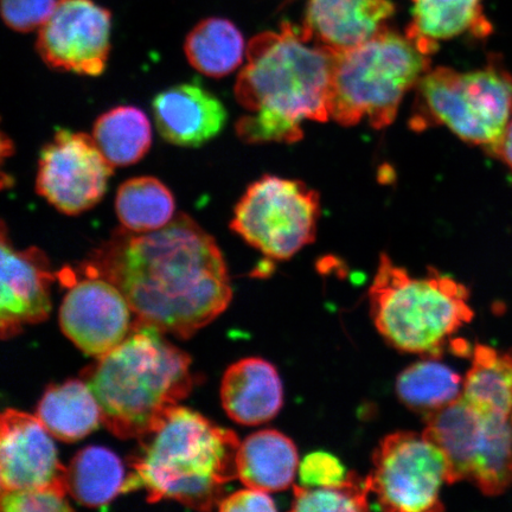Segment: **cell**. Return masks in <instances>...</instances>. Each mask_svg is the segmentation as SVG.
I'll return each instance as SVG.
<instances>
[{
    "label": "cell",
    "mask_w": 512,
    "mask_h": 512,
    "mask_svg": "<svg viewBox=\"0 0 512 512\" xmlns=\"http://www.w3.org/2000/svg\"><path fill=\"white\" fill-rule=\"evenodd\" d=\"M85 270L117 286L136 319L178 338L213 322L233 298L219 246L184 214L156 232L117 230Z\"/></svg>",
    "instance_id": "obj_1"
},
{
    "label": "cell",
    "mask_w": 512,
    "mask_h": 512,
    "mask_svg": "<svg viewBox=\"0 0 512 512\" xmlns=\"http://www.w3.org/2000/svg\"><path fill=\"white\" fill-rule=\"evenodd\" d=\"M336 55L287 22L255 36L235 85L236 100L248 112L236 125L243 142L296 143L304 121H328Z\"/></svg>",
    "instance_id": "obj_2"
},
{
    "label": "cell",
    "mask_w": 512,
    "mask_h": 512,
    "mask_svg": "<svg viewBox=\"0 0 512 512\" xmlns=\"http://www.w3.org/2000/svg\"><path fill=\"white\" fill-rule=\"evenodd\" d=\"M124 494L143 489L147 501L174 499L185 507L210 511L238 476V435L189 408L176 406L156 428L139 438Z\"/></svg>",
    "instance_id": "obj_3"
},
{
    "label": "cell",
    "mask_w": 512,
    "mask_h": 512,
    "mask_svg": "<svg viewBox=\"0 0 512 512\" xmlns=\"http://www.w3.org/2000/svg\"><path fill=\"white\" fill-rule=\"evenodd\" d=\"M163 334L136 319L124 341L82 373L115 437L142 438L194 387L191 358Z\"/></svg>",
    "instance_id": "obj_4"
},
{
    "label": "cell",
    "mask_w": 512,
    "mask_h": 512,
    "mask_svg": "<svg viewBox=\"0 0 512 512\" xmlns=\"http://www.w3.org/2000/svg\"><path fill=\"white\" fill-rule=\"evenodd\" d=\"M414 278L382 254L369 291L377 331L396 350L439 358L446 343L473 318L470 292L456 279L430 268Z\"/></svg>",
    "instance_id": "obj_5"
},
{
    "label": "cell",
    "mask_w": 512,
    "mask_h": 512,
    "mask_svg": "<svg viewBox=\"0 0 512 512\" xmlns=\"http://www.w3.org/2000/svg\"><path fill=\"white\" fill-rule=\"evenodd\" d=\"M431 69L406 34L383 29L355 48L337 51L332 73L330 119L354 126L368 119L376 130L393 123L402 99Z\"/></svg>",
    "instance_id": "obj_6"
},
{
    "label": "cell",
    "mask_w": 512,
    "mask_h": 512,
    "mask_svg": "<svg viewBox=\"0 0 512 512\" xmlns=\"http://www.w3.org/2000/svg\"><path fill=\"white\" fill-rule=\"evenodd\" d=\"M416 87L414 131L444 125L465 143L488 151L509 124L512 75L496 60L466 73L447 67L430 69Z\"/></svg>",
    "instance_id": "obj_7"
},
{
    "label": "cell",
    "mask_w": 512,
    "mask_h": 512,
    "mask_svg": "<svg viewBox=\"0 0 512 512\" xmlns=\"http://www.w3.org/2000/svg\"><path fill=\"white\" fill-rule=\"evenodd\" d=\"M422 432L446 454L452 484L467 480L488 496L512 485V416L485 411L460 395L426 415Z\"/></svg>",
    "instance_id": "obj_8"
},
{
    "label": "cell",
    "mask_w": 512,
    "mask_h": 512,
    "mask_svg": "<svg viewBox=\"0 0 512 512\" xmlns=\"http://www.w3.org/2000/svg\"><path fill=\"white\" fill-rule=\"evenodd\" d=\"M318 192L293 179L264 176L240 198L230 228L248 245L287 260L316 239Z\"/></svg>",
    "instance_id": "obj_9"
},
{
    "label": "cell",
    "mask_w": 512,
    "mask_h": 512,
    "mask_svg": "<svg viewBox=\"0 0 512 512\" xmlns=\"http://www.w3.org/2000/svg\"><path fill=\"white\" fill-rule=\"evenodd\" d=\"M366 477L370 494L386 511L444 510L443 486L452 484L446 454L424 432H395L381 440Z\"/></svg>",
    "instance_id": "obj_10"
},
{
    "label": "cell",
    "mask_w": 512,
    "mask_h": 512,
    "mask_svg": "<svg viewBox=\"0 0 512 512\" xmlns=\"http://www.w3.org/2000/svg\"><path fill=\"white\" fill-rule=\"evenodd\" d=\"M113 165L93 136L59 130L38 159V195L66 215H79L105 196Z\"/></svg>",
    "instance_id": "obj_11"
},
{
    "label": "cell",
    "mask_w": 512,
    "mask_h": 512,
    "mask_svg": "<svg viewBox=\"0 0 512 512\" xmlns=\"http://www.w3.org/2000/svg\"><path fill=\"white\" fill-rule=\"evenodd\" d=\"M111 30V12L94 0H59L36 48L51 69L99 76L110 56Z\"/></svg>",
    "instance_id": "obj_12"
},
{
    "label": "cell",
    "mask_w": 512,
    "mask_h": 512,
    "mask_svg": "<svg viewBox=\"0 0 512 512\" xmlns=\"http://www.w3.org/2000/svg\"><path fill=\"white\" fill-rule=\"evenodd\" d=\"M131 306L119 288L87 275L69 287L60 309L63 334L88 356L99 358L124 341L132 329Z\"/></svg>",
    "instance_id": "obj_13"
},
{
    "label": "cell",
    "mask_w": 512,
    "mask_h": 512,
    "mask_svg": "<svg viewBox=\"0 0 512 512\" xmlns=\"http://www.w3.org/2000/svg\"><path fill=\"white\" fill-rule=\"evenodd\" d=\"M37 416L6 409L0 419L2 491L55 490L68 494L67 467Z\"/></svg>",
    "instance_id": "obj_14"
},
{
    "label": "cell",
    "mask_w": 512,
    "mask_h": 512,
    "mask_svg": "<svg viewBox=\"0 0 512 512\" xmlns=\"http://www.w3.org/2000/svg\"><path fill=\"white\" fill-rule=\"evenodd\" d=\"M54 279L46 255L37 248L16 251L3 227L0 293V332L3 339L18 335L24 325L42 323L49 317L50 286Z\"/></svg>",
    "instance_id": "obj_15"
},
{
    "label": "cell",
    "mask_w": 512,
    "mask_h": 512,
    "mask_svg": "<svg viewBox=\"0 0 512 512\" xmlns=\"http://www.w3.org/2000/svg\"><path fill=\"white\" fill-rule=\"evenodd\" d=\"M394 14L392 0H310L299 29L306 41L339 53L379 34Z\"/></svg>",
    "instance_id": "obj_16"
},
{
    "label": "cell",
    "mask_w": 512,
    "mask_h": 512,
    "mask_svg": "<svg viewBox=\"0 0 512 512\" xmlns=\"http://www.w3.org/2000/svg\"><path fill=\"white\" fill-rule=\"evenodd\" d=\"M157 130L166 142L198 147L219 136L227 111L216 96L198 82L165 89L152 101Z\"/></svg>",
    "instance_id": "obj_17"
},
{
    "label": "cell",
    "mask_w": 512,
    "mask_h": 512,
    "mask_svg": "<svg viewBox=\"0 0 512 512\" xmlns=\"http://www.w3.org/2000/svg\"><path fill=\"white\" fill-rule=\"evenodd\" d=\"M221 400L229 418L255 426L275 418L284 405L278 370L262 358H245L230 366L221 384Z\"/></svg>",
    "instance_id": "obj_18"
},
{
    "label": "cell",
    "mask_w": 512,
    "mask_h": 512,
    "mask_svg": "<svg viewBox=\"0 0 512 512\" xmlns=\"http://www.w3.org/2000/svg\"><path fill=\"white\" fill-rule=\"evenodd\" d=\"M412 3V22L406 35L428 56L437 51L441 41L464 34L485 38L492 32L482 0H412Z\"/></svg>",
    "instance_id": "obj_19"
},
{
    "label": "cell",
    "mask_w": 512,
    "mask_h": 512,
    "mask_svg": "<svg viewBox=\"0 0 512 512\" xmlns=\"http://www.w3.org/2000/svg\"><path fill=\"white\" fill-rule=\"evenodd\" d=\"M297 446L285 434L264 430L242 441L236 457L238 476L246 488L268 492L283 491L298 475Z\"/></svg>",
    "instance_id": "obj_20"
},
{
    "label": "cell",
    "mask_w": 512,
    "mask_h": 512,
    "mask_svg": "<svg viewBox=\"0 0 512 512\" xmlns=\"http://www.w3.org/2000/svg\"><path fill=\"white\" fill-rule=\"evenodd\" d=\"M36 416L54 438L74 443L91 434L101 424V411L85 381L70 380L47 389Z\"/></svg>",
    "instance_id": "obj_21"
},
{
    "label": "cell",
    "mask_w": 512,
    "mask_h": 512,
    "mask_svg": "<svg viewBox=\"0 0 512 512\" xmlns=\"http://www.w3.org/2000/svg\"><path fill=\"white\" fill-rule=\"evenodd\" d=\"M126 479L117 454L101 446L83 448L67 467L68 494L89 508L105 507L124 494Z\"/></svg>",
    "instance_id": "obj_22"
},
{
    "label": "cell",
    "mask_w": 512,
    "mask_h": 512,
    "mask_svg": "<svg viewBox=\"0 0 512 512\" xmlns=\"http://www.w3.org/2000/svg\"><path fill=\"white\" fill-rule=\"evenodd\" d=\"M246 44L241 31L224 18L198 23L185 40L184 51L192 67L210 78H223L241 66Z\"/></svg>",
    "instance_id": "obj_23"
},
{
    "label": "cell",
    "mask_w": 512,
    "mask_h": 512,
    "mask_svg": "<svg viewBox=\"0 0 512 512\" xmlns=\"http://www.w3.org/2000/svg\"><path fill=\"white\" fill-rule=\"evenodd\" d=\"M93 138L113 166L133 165L151 149V123L140 108L118 106L95 121Z\"/></svg>",
    "instance_id": "obj_24"
},
{
    "label": "cell",
    "mask_w": 512,
    "mask_h": 512,
    "mask_svg": "<svg viewBox=\"0 0 512 512\" xmlns=\"http://www.w3.org/2000/svg\"><path fill=\"white\" fill-rule=\"evenodd\" d=\"M462 396L485 411L512 416V351L477 344Z\"/></svg>",
    "instance_id": "obj_25"
},
{
    "label": "cell",
    "mask_w": 512,
    "mask_h": 512,
    "mask_svg": "<svg viewBox=\"0 0 512 512\" xmlns=\"http://www.w3.org/2000/svg\"><path fill=\"white\" fill-rule=\"evenodd\" d=\"M174 195L159 179L150 176L128 179L118 189L115 210L125 229L150 233L175 219Z\"/></svg>",
    "instance_id": "obj_26"
},
{
    "label": "cell",
    "mask_w": 512,
    "mask_h": 512,
    "mask_svg": "<svg viewBox=\"0 0 512 512\" xmlns=\"http://www.w3.org/2000/svg\"><path fill=\"white\" fill-rule=\"evenodd\" d=\"M463 383L456 371L438 358L426 357L402 371L396 392L408 408L428 415L459 399Z\"/></svg>",
    "instance_id": "obj_27"
},
{
    "label": "cell",
    "mask_w": 512,
    "mask_h": 512,
    "mask_svg": "<svg viewBox=\"0 0 512 512\" xmlns=\"http://www.w3.org/2000/svg\"><path fill=\"white\" fill-rule=\"evenodd\" d=\"M293 511H348L369 510L367 479L350 472L343 485L331 488H306L294 485Z\"/></svg>",
    "instance_id": "obj_28"
},
{
    "label": "cell",
    "mask_w": 512,
    "mask_h": 512,
    "mask_svg": "<svg viewBox=\"0 0 512 512\" xmlns=\"http://www.w3.org/2000/svg\"><path fill=\"white\" fill-rule=\"evenodd\" d=\"M298 475L300 485L306 488H331L347 482L350 473L334 454L317 451L300 462Z\"/></svg>",
    "instance_id": "obj_29"
},
{
    "label": "cell",
    "mask_w": 512,
    "mask_h": 512,
    "mask_svg": "<svg viewBox=\"0 0 512 512\" xmlns=\"http://www.w3.org/2000/svg\"><path fill=\"white\" fill-rule=\"evenodd\" d=\"M59 0H2L4 22L12 30H40L48 21Z\"/></svg>",
    "instance_id": "obj_30"
},
{
    "label": "cell",
    "mask_w": 512,
    "mask_h": 512,
    "mask_svg": "<svg viewBox=\"0 0 512 512\" xmlns=\"http://www.w3.org/2000/svg\"><path fill=\"white\" fill-rule=\"evenodd\" d=\"M0 509L4 512L73 511L66 501V495L55 490L2 491Z\"/></svg>",
    "instance_id": "obj_31"
},
{
    "label": "cell",
    "mask_w": 512,
    "mask_h": 512,
    "mask_svg": "<svg viewBox=\"0 0 512 512\" xmlns=\"http://www.w3.org/2000/svg\"><path fill=\"white\" fill-rule=\"evenodd\" d=\"M219 510L222 512H270L277 511V505L268 492L246 488L235 492L232 496L224 497L219 505Z\"/></svg>",
    "instance_id": "obj_32"
},
{
    "label": "cell",
    "mask_w": 512,
    "mask_h": 512,
    "mask_svg": "<svg viewBox=\"0 0 512 512\" xmlns=\"http://www.w3.org/2000/svg\"><path fill=\"white\" fill-rule=\"evenodd\" d=\"M488 151L492 152V155L502 159L512 170V119L509 121L507 127H505L501 139Z\"/></svg>",
    "instance_id": "obj_33"
}]
</instances>
